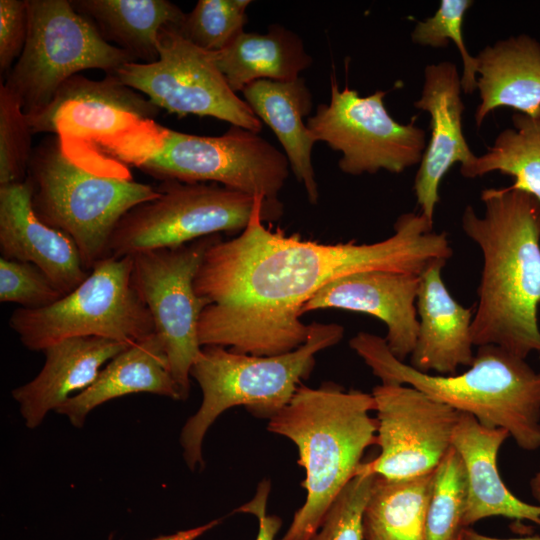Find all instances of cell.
Listing matches in <instances>:
<instances>
[{"mask_svg":"<svg viewBox=\"0 0 540 540\" xmlns=\"http://www.w3.org/2000/svg\"><path fill=\"white\" fill-rule=\"evenodd\" d=\"M371 394L380 453L356 475L405 479L433 472L452 446L460 412L406 384L381 383Z\"/></svg>","mask_w":540,"mask_h":540,"instance_id":"obj_14","label":"cell"},{"mask_svg":"<svg viewBox=\"0 0 540 540\" xmlns=\"http://www.w3.org/2000/svg\"><path fill=\"white\" fill-rule=\"evenodd\" d=\"M132 256H108L54 304L15 310L9 327L31 351L75 337H102L133 344L153 333L151 314L133 287Z\"/></svg>","mask_w":540,"mask_h":540,"instance_id":"obj_8","label":"cell"},{"mask_svg":"<svg viewBox=\"0 0 540 540\" xmlns=\"http://www.w3.org/2000/svg\"><path fill=\"white\" fill-rule=\"evenodd\" d=\"M464 462L451 446L434 471L426 520V540H452L462 529L467 502Z\"/></svg>","mask_w":540,"mask_h":540,"instance_id":"obj_29","label":"cell"},{"mask_svg":"<svg viewBox=\"0 0 540 540\" xmlns=\"http://www.w3.org/2000/svg\"><path fill=\"white\" fill-rule=\"evenodd\" d=\"M343 336L342 325L313 322L304 344L279 355L255 356L221 346H203L190 370L201 388L202 402L185 422L179 438L190 470L204 466V438L223 412L244 406L253 415L270 419L309 377L315 355L339 343Z\"/></svg>","mask_w":540,"mask_h":540,"instance_id":"obj_7","label":"cell"},{"mask_svg":"<svg viewBox=\"0 0 540 540\" xmlns=\"http://www.w3.org/2000/svg\"><path fill=\"white\" fill-rule=\"evenodd\" d=\"M372 394L346 391L336 383L301 384L290 402L269 419L267 429L291 440L305 469L304 504L279 540H308L328 509L356 475L365 450L377 444Z\"/></svg>","mask_w":540,"mask_h":540,"instance_id":"obj_3","label":"cell"},{"mask_svg":"<svg viewBox=\"0 0 540 540\" xmlns=\"http://www.w3.org/2000/svg\"><path fill=\"white\" fill-rule=\"evenodd\" d=\"M434 471L405 479L376 475L363 515L364 540H426Z\"/></svg>","mask_w":540,"mask_h":540,"instance_id":"obj_27","label":"cell"},{"mask_svg":"<svg viewBox=\"0 0 540 540\" xmlns=\"http://www.w3.org/2000/svg\"><path fill=\"white\" fill-rule=\"evenodd\" d=\"M218 524L219 521L215 519L198 527L178 531L170 535H162L151 540H196L198 537H200L210 529L214 528Z\"/></svg>","mask_w":540,"mask_h":540,"instance_id":"obj_37","label":"cell"},{"mask_svg":"<svg viewBox=\"0 0 540 540\" xmlns=\"http://www.w3.org/2000/svg\"><path fill=\"white\" fill-rule=\"evenodd\" d=\"M270 481L262 480L255 496L236 511L254 515L258 520V534L256 540H275L281 526L282 519L276 515L267 514V500L270 493Z\"/></svg>","mask_w":540,"mask_h":540,"instance_id":"obj_36","label":"cell"},{"mask_svg":"<svg viewBox=\"0 0 540 540\" xmlns=\"http://www.w3.org/2000/svg\"><path fill=\"white\" fill-rule=\"evenodd\" d=\"M157 197L131 208L116 225L110 256L180 246L221 232H242L258 208L282 213L271 202L218 183L162 181Z\"/></svg>","mask_w":540,"mask_h":540,"instance_id":"obj_10","label":"cell"},{"mask_svg":"<svg viewBox=\"0 0 540 540\" xmlns=\"http://www.w3.org/2000/svg\"><path fill=\"white\" fill-rule=\"evenodd\" d=\"M64 294L36 265L0 258V301L21 308L39 309L60 300Z\"/></svg>","mask_w":540,"mask_h":540,"instance_id":"obj_34","label":"cell"},{"mask_svg":"<svg viewBox=\"0 0 540 540\" xmlns=\"http://www.w3.org/2000/svg\"><path fill=\"white\" fill-rule=\"evenodd\" d=\"M282 213L258 208L246 228L205 253L194 280L209 302L200 316L198 339L255 356L293 351L308 338L301 308L319 289L346 275L389 271L422 275L453 255L445 232L421 213H403L394 234L371 244H322L271 231L263 221Z\"/></svg>","mask_w":540,"mask_h":540,"instance_id":"obj_1","label":"cell"},{"mask_svg":"<svg viewBox=\"0 0 540 540\" xmlns=\"http://www.w3.org/2000/svg\"><path fill=\"white\" fill-rule=\"evenodd\" d=\"M463 534H464L465 540H540V536H528V537L510 538V539L494 538V537H489L481 533H478L477 531L473 530L470 527L463 528Z\"/></svg>","mask_w":540,"mask_h":540,"instance_id":"obj_38","label":"cell"},{"mask_svg":"<svg viewBox=\"0 0 540 540\" xmlns=\"http://www.w3.org/2000/svg\"><path fill=\"white\" fill-rule=\"evenodd\" d=\"M28 34L27 0H0V70L9 73Z\"/></svg>","mask_w":540,"mask_h":540,"instance_id":"obj_35","label":"cell"},{"mask_svg":"<svg viewBox=\"0 0 540 540\" xmlns=\"http://www.w3.org/2000/svg\"><path fill=\"white\" fill-rule=\"evenodd\" d=\"M130 343L102 337H75L46 348L40 372L11 391L29 429H35L51 411L87 389L102 368Z\"/></svg>","mask_w":540,"mask_h":540,"instance_id":"obj_19","label":"cell"},{"mask_svg":"<svg viewBox=\"0 0 540 540\" xmlns=\"http://www.w3.org/2000/svg\"><path fill=\"white\" fill-rule=\"evenodd\" d=\"M507 430L489 428L475 417L459 413L452 446L460 454L467 477V502L462 528L492 516L531 521L540 527V504L517 498L505 485L498 470V452L509 437Z\"/></svg>","mask_w":540,"mask_h":540,"instance_id":"obj_21","label":"cell"},{"mask_svg":"<svg viewBox=\"0 0 540 540\" xmlns=\"http://www.w3.org/2000/svg\"><path fill=\"white\" fill-rule=\"evenodd\" d=\"M159 108L115 75L102 80L82 75L69 78L51 102L28 117L32 133H51L61 139L110 141L157 116Z\"/></svg>","mask_w":540,"mask_h":540,"instance_id":"obj_15","label":"cell"},{"mask_svg":"<svg viewBox=\"0 0 540 540\" xmlns=\"http://www.w3.org/2000/svg\"><path fill=\"white\" fill-rule=\"evenodd\" d=\"M512 123L514 128L501 131L485 154L460 166V173L475 178L499 171L514 177L512 189L526 192L540 203V118L517 112Z\"/></svg>","mask_w":540,"mask_h":540,"instance_id":"obj_28","label":"cell"},{"mask_svg":"<svg viewBox=\"0 0 540 540\" xmlns=\"http://www.w3.org/2000/svg\"><path fill=\"white\" fill-rule=\"evenodd\" d=\"M220 239V234H215L132 256L133 287L151 314L182 400L189 396L190 370L202 348L198 339L200 316L209 305L197 295L194 280L205 253Z\"/></svg>","mask_w":540,"mask_h":540,"instance_id":"obj_12","label":"cell"},{"mask_svg":"<svg viewBox=\"0 0 540 540\" xmlns=\"http://www.w3.org/2000/svg\"><path fill=\"white\" fill-rule=\"evenodd\" d=\"M32 188L23 182L0 186V252L9 260L40 268L64 294L89 275L73 239L41 221L32 208Z\"/></svg>","mask_w":540,"mask_h":540,"instance_id":"obj_18","label":"cell"},{"mask_svg":"<svg viewBox=\"0 0 540 540\" xmlns=\"http://www.w3.org/2000/svg\"><path fill=\"white\" fill-rule=\"evenodd\" d=\"M157 50L156 61L129 62L110 74L170 113L214 117L255 133L262 129L250 106L228 85L213 52L190 42L178 26L160 30Z\"/></svg>","mask_w":540,"mask_h":540,"instance_id":"obj_11","label":"cell"},{"mask_svg":"<svg viewBox=\"0 0 540 540\" xmlns=\"http://www.w3.org/2000/svg\"><path fill=\"white\" fill-rule=\"evenodd\" d=\"M483 216L466 206L461 227L481 250L472 322L474 346L497 345L526 359L540 353V203L512 189L481 192Z\"/></svg>","mask_w":540,"mask_h":540,"instance_id":"obj_2","label":"cell"},{"mask_svg":"<svg viewBox=\"0 0 540 540\" xmlns=\"http://www.w3.org/2000/svg\"><path fill=\"white\" fill-rule=\"evenodd\" d=\"M105 148L161 182L218 183L271 202H279L289 176L284 153L258 133L233 125L220 136H199L151 120Z\"/></svg>","mask_w":540,"mask_h":540,"instance_id":"obj_6","label":"cell"},{"mask_svg":"<svg viewBox=\"0 0 540 540\" xmlns=\"http://www.w3.org/2000/svg\"><path fill=\"white\" fill-rule=\"evenodd\" d=\"M421 275L367 271L335 279L310 298L301 315L320 309L361 312L380 319L387 327L384 338L390 352L405 362L419 330L416 309Z\"/></svg>","mask_w":540,"mask_h":540,"instance_id":"obj_16","label":"cell"},{"mask_svg":"<svg viewBox=\"0 0 540 540\" xmlns=\"http://www.w3.org/2000/svg\"><path fill=\"white\" fill-rule=\"evenodd\" d=\"M26 179L36 216L73 239L88 271L110 256L109 243L124 214L159 194L115 162L72 157L57 135L33 148Z\"/></svg>","mask_w":540,"mask_h":540,"instance_id":"obj_5","label":"cell"},{"mask_svg":"<svg viewBox=\"0 0 540 540\" xmlns=\"http://www.w3.org/2000/svg\"><path fill=\"white\" fill-rule=\"evenodd\" d=\"M529 485L533 498L540 504V469L531 478Z\"/></svg>","mask_w":540,"mask_h":540,"instance_id":"obj_39","label":"cell"},{"mask_svg":"<svg viewBox=\"0 0 540 540\" xmlns=\"http://www.w3.org/2000/svg\"><path fill=\"white\" fill-rule=\"evenodd\" d=\"M481 102L477 126L502 107L540 118V43L529 35L511 36L486 46L476 56Z\"/></svg>","mask_w":540,"mask_h":540,"instance_id":"obj_23","label":"cell"},{"mask_svg":"<svg viewBox=\"0 0 540 540\" xmlns=\"http://www.w3.org/2000/svg\"><path fill=\"white\" fill-rule=\"evenodd\" d=\"M376 475L357 474L328 509L319 529L308 540H364L363 515Z\"/></svg>","mask_w":540,"mask_h":540,"instance_id":"obj_33","label":"cell"},{"mask_svg":"<svg viewBox=\"0 0 540 540\" xmlns=\"http://www.w3.org/2000/svg\"><path fill=\"white\" fill-rule=\"evenodd\" d=\"M249 0H199L178 27L199 48L217 52L244 31Z\"/></svg>","mask_w":540,"mask_h":540,"instance_id":"obj_30","label":"cell"},{"mask_svg":"<svg viewBox=\"0 0 540 540\" xmlns=\"http://www.w3.org/2000/svg\"><path fill=\"white\" fill-rule=\"evenodd\" d=\"M32 131L19 98L0 85V186L26 180Z\"/></svg>","mask_w":540,"mask_h":540,"instance_id":"obj_31","label":"cell"},{"mask_svg":"<svg viewBox=\"0 0 540 540\" xmlns=\"http://www.w3.org/2000/svg\"><path fill=\"white\" fill-rule=\"evenodd\" d=\"M151 393L182 400L173 379L161 339L153 333L113 357L96 380L71 397L55 412L65 416L74 427H82L91 411L122 396Z\"/></svg>","mask_w":540,"mask_h":540,"instance_id":"obj_22","label":"cell"},{"mask_svg":"<svg viewBox=\"0 0 540 540\" xmlns=\"http://www.w3.org/2000/svg\"><path fill=\"white\" fill-rule=\"evenodd\" d=\"M461 77L449 61L426 66L421 97L414 103L430 115L431 138L426 145L414 180V193L420 213L433 223L439 202V187L443 176L459 162L465 166L476 155L463 135Z\"/></svg>","mask_w":540,"mask_h":540,"instance_id":"obj_17","label":"cell"},{"mask_svg":"<svg viewBox=\"0 0 540 540\" xmlns=\"http://www.w3.org/2000/svg\"><path fill=\"white\" fill-rule=\"evenodd\" d=\"M242 94L260 121L272 129L295 177L304 185L309 202L316 204L319 191L312 149L317 141L304 122L312 108V96L304 79L257 80L247 85Z\"/></svg>","mask_w":540,"mask_h":540,"instance_id":"obj_24","label":"cell"},{"mask_svg":"<svg viewBox=\"0 0 540 540\" xmlns=\"http://www.w3.org/2000/svg\"><path fill=\"white\" fill-rule=\"evenodd\" d=\"M74 8L88 18L107 42L135 62L158 59L157 41L166 26H180L185 13L167 0H76Z\"/></svg>","mask_w":540,"mask_h":540,"instance_id":"obj_26","label":"cell"},{"mask_svg":"<svg viewBox=\"0 0 540 540\" xmlns=\"http://www.w3.org/2000/svg\"><path fill=\"white\" fill-rule=\"evenodd\" d=\"M378 90L359 96L347 85L340 89L331 77L328 104H320L306 120L316 141L342 153L340 170L349 175L374 174L384 169L401 173L420 164L426 148V133L415 125L416 117L401 124L388 113Z\"/></svg>","mask_w":540,"mask_h":540,"instance_id":"obj_13","label":"cell"},{"mask_svg":"<svg viewBox=\"0 0 540 540\" xmlns=\"http://www.w3.org/2000/svg\"><path fill=\"white\" fill-rule=\"evenodd\" d=\"M349 345L382 383L413 386L485 427L507 430L525 451L540 448V371L526 359L497 345H481L465 372L438 375L398 360L377 335L359 332Z\"/></svg>","mask_w":540,"mask_h":540,"instance_id":"obj_4","label":"cell"},{"mask_svg":"<svg viewBox=\"0 0 540 540\" xmlns=\"http://www.w3.org/2000/svg\"><path fill=\"white\" fill-rule=\"evenodd\" d=\"M452 540H465L463 534V528L457 533V535Z\"/></svg>","mask_w":540,"mask_h":540,"instance_id":"obj_40","label":"cell"},{"mask_svg":"<svg viewBox=\"0 0 540 540\" xmlns=\"http://www.w3.org/2000/svg\"><path fill=\"white\" fill-rule=\"evenodd\" d=\"M28 34L24 49L4 84L19 98L26 116L41 112L58 89L88 69L115 72L135 62L107 42L95 25L68 0H27Z\"/></svg>","mask_w":540,"mask_h":540,"instance_id":"obj_9","label":"cell"},{"mask_svg":"<svg viewBox=\"0 0 540 540\" xmlns=\"http://www.w3.org/2000/svg\"><path fill=\"white\" fill-rule=\"evenodd\" d=\"M470 0H442L435 14L419 21L411 34L412 41L422 46L446 47L449 41L457 46L463 62L461 88L466 94L477 89L478 61L469 54L463 40V22Z\"/></svg>","mask_w":540,"mask_h":540,"instance_id":"obj_32","label":"cell"},{"mask_svg":"<svg viewBox=\"0 0 540 540\" xmlns=\"http://www.w3.org/2000/svg\"><path fill=\"white\" fill-rule=\"evenodd\" d=\"M447 261L431 264L421 275L416 299L419 330L410 355L414 369L438 375L455 374L474 359L472 322L475 306L464 307L442 279Z\"/></svg>","mask_w":540,"mask_h":540,"instance_id":"obj_20","label":"cell"},{"mask_svg":"<svg viewBox=\"0 0 540 540\" xmlns=\"http://www.w3.org/2000/svg\"><path fill=\"white\" fill-rule=\"evenodd\" d=\"M213 54L235 93L257 80H296L312 62L302 39L280 25L271 26L263 34L243 31Z\"/></svg>","mask_w":540,"mask_h":540,"instance_id":"obj_25","label":"cell"}]
</instances>
